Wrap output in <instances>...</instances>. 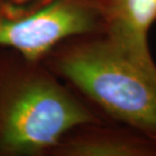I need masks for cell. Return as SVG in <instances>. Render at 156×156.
<instances>
[{
  "instance_id": "6da1fadb",
  "label": "cell",
  "mask_w": 156,
  "mask_h": 156,
  "mask_svg": "<svg viewBox=\"0 0 156 156\" xmlns=\"http://www.w3.org/2000/svg\"><path fill=\"white\" fill-rule=\"evenodd\" d=\"M52 66L114 123L156 141V64L102 33L70 39Z\"/></svg>"
},
{
  "instance_id": "7a4b0ae2",
  "label": "cell",
  "mask_w": 156,
  "mask_h": 156,
  "mask_svg": "<svg viewBox=\"0 0 156 156\" xmlns=\"http://www.w3.org/2000/svg\"><path fill=\"white\" fill-rule=\"evenodd\" d=\"M104 123L73 93L48 74L37 73L12 88L0 107V151H53L73 130Z\"/></svg>"
},
{
  "instance_id": "3957f363",
  "label": "cell",
  "mask_w": 156,
  "mask_h": 156,
  "mask_svg": "<svg viewBox=\"0 0 156 156\" xmlns=\"http://www.w3.org/2000/svg\"><path fill=\"white\" fill-rule=\"evenodd\" d=\"M102 33L94 0H0V47L38 61L66 41Z\"/></svg>"
},
{
  "instance_id": "277c9868",
  "label": "cell",
  "mask_w": 156,
  "mask_h": 156,
  "mask_svg": "<svg viewBox=\"0 0 156 156\" xmlns=\"http://www.w3.org/2000/svg\"><path fill=\"white\" fill-rule=\"evenodd\" d=\"M64 156H156V141L124 125L79 127L54 150Z\"/></svg>"
},
{
  "instance_id": "5b68a950",
  "label": "cell",
  "mask_w": 156,
  "mask_h": 156,
  "mask_svg": "<svg viewBox=\"0 0 156 156\" xmlns=\"http://www.w3.org/2000/svg\"><path fill=\"white\" fill-rule=\"evenodd\" d=\"M102 34L138 54L151 56L148 35L156 23V0H94Z\"/></svg>"
}]
</instances>
